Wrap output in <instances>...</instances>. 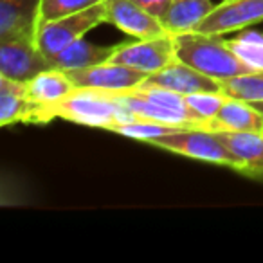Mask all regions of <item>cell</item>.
Instances as JSON below:
<instances>
[{"label":"cell","instance_id":"7c38bea8","mask_svg":"<svg viewBox=\"0 0 263 263\" xmlns=\"http://www.w3.org/2000/svg\"><path fill=\"white\" fill-rule=\"evenodd\" d=\"M143 85L150 87H161L166 90L177 92V94L190 96L198 92H220V81L202 74L200 70L186 65L184 62L177 60L172 65L164 67L159 72H154L143 81Z\"/></svg>","mask_w":263,"mask_h":263},{"label":"cell","instance_id":"8fae6325","mask_svg":"<svg viewBox=\"0 0 263 263\" xmlns=\"http://www.w3.org/2000/svg\"><path fill=\"white\" fill-rule=\"evenodd\" d=\"M26 87L27 96L34 105L33 114H31V123L36 124H42V116L45 110L76 90V85L67 76L65 70L54 69V67L31 78L29 81H26Z\"/></svg>","mask_w":263,"mask_h":263},{"label":"cell","instance_id":"6da1fadb","mask_svg":"<svg viewBox=\"0 0 263 263\" xmlns=\"http://www.w3.org/2000/svg\"><path fill=\"white\" fill-rule=\"evenodd\" d=\"M99 92V90H98ZM126 106L139 121L168 124L177 128H205L211 130V119L197 114L186 101V96L161 87L143 85L124 92H105Z\"/></svg>","mask_w":263,"mask_h":263},{"label":"cell","instance_id":"e0dca14e","mask_svg":"<svg viewBox=\"0 0 263 263\" xmlns=\"http://www.w3.org/2000/svg\"><path fill=\"white\" fill-rule=\"evenodd\" d=\"M33 108L26 83L0 76V126L31 123Z\"/></svg>","mask_w":263,"mask_h":263},{"label":"cell","instance_id":"52a82bcc","mask_svg":"<svg viewBox=\"0 0 263 263\" xmlns=\"http://www.w3.org/2000/svg\"><path fill=\"white\" fill-rule=\"evenodd\" d=\"M67 76L72 80L76 88H88L99 92H124L139 87L148 74L132 69L123 63L105 62L99 65L85 67V69L65 70Z\"/></svg>","mask_w":263,"mask_h":263},{"label":"cell","instance_id":"ba28073f","mask_svg":"<svg viewBox=\"0 0 263 263\" xmlns=\"http://www.w3.org/2000/svg\"><path fill=\"white\" fill-rule=\"evenodd\" d=\"M51 67V62L40 51L36 40L29 38L0 40V76L26 83Z\"/></svg>","mask_w":263,"mask_h":263},{"label":"cell","instance_id":"5bb4252c","mask_svg":"<svg viewBox=\"0 0 263 263\" xmlns=\"http://www.w3.org/2000/svg\"><path fill=\"white\" fill-rule=\"evenodd\" d=\"M211 132H256L263 134V114L252 103L227 98L211 119Z\"/></svg>","mask_w":263,"mask_h":263},{"label":"cell","instance_id":"277c9868","mask_svg":"<svg viewBox=\"0 0 263 263\" xmlns=\"http://www.w3.org/2000/svg\"><path fill=\"white\" fill-rule=\"evenodd\" d=\"M148 144L172 152V154L184 155V157L197 159V161L209 162V164L227 166V168L241 172L240 161L234 157L233 152L220 141L215 132L205 130V128H180L172 134L152 139Z\"/></svg>","mask_w":263,"mask_h":263},{"label":"cell","instance_id":"ac0fdd59","mask_svg":"<svg viewBox=\"0 0 263 263\" xmlns=\"http://www.w3.org/2000/svg\"><path fill=\"white\" fill-rule=\"evenodd\" d=\"M215 8L216 4L213 0H172L162 24L170 34L190 33Z\"/></svg>","mask_w":263,"mask_h":263},{"label":"cell","instance_id":"5b68a950","mask_svg":"<svg viewBox=\"0 0 263 263\" xmlns=\"http://www.w3.org/2000/svg\"><path fill=\"white\" fill-rule=\"evenodd\" d=\"M105 22H108V18H106V6L103 0V2L90 6L83 11L42 24L36 33V45L49 60L72 42L85 38L88 31Z\"/></svg>","mask_w":263,"mask_h":263},{"label":"cell","instance_id":"8992f818","mask_svg":"<svg viewBox=\"0 0 263 263\" xmlns=\"http://www.w3.org/2000/svg\"><path fill=\"white\" fill-rule=\"evenodd\" d=\"M179 58H177L175 36L164 34V36L148 38V40H137L134 44L117 45L110 62L123 63L150 76L172 65Z\"/></svg>","mask_w":263,"mask_h":263},{"label":"cell","instance_id":"9c48e42d","mask_svg":"<svg viewBox=\"0 0 263 263\" xmlns=\"http://www.w3.org/2000/svg\"><path fill=\"white\" fill-rule=\"evenodd\" d=\"M258 22H263V0H223L193 31L226 34Z\"/></svg>","mask_w":263,"mask_h":263},{"label":"cell","instance_id":"9a60e30c","mask_svg":"<svg viewBox=\"0 0 263 263\" xmlns=\"http://www.w3.org/2000/svg\"><path fill=\"white\" fill-rule=\"evenodd\" d=\"M116 47L117 45H106V47L105 45H96L87 42L85 38H80V40L67 45L65 49H62L60 52H56L52 58H49V62L54 69L60 70L85 69V67L108 62L116 52Z\"/></svg>","mask_w":263,"mask_h":263},{"label":"cell","instance_id":"3957f363","mask_svg":"<svg viewBox=\"0 0 263 263\" xmlns=\"http://www.w3.org/2000/svg\"><path fill=\"white\" fill-rule=\"evenodd\" d=\"M52 119H65L83 126L103 128L114 132L121 124L139 121L126 106L105 92L76 88L72 94L47 108L42 116V124Z\"/></svg>","mask_w":263,"mask_h":263},{"label":"cell","instance_id":"4fadbf2b","mask_svg":"<svg viewBox=\"0 0 263 263\" xmlns=\"http://www.w3.org/2000/svg\"><path fill=\"white\" fill-rule=\"evenodd\" d=\"M40 0H0V40H36Z\"/></svg>","mask_w":263,"mask_h":263},{"label":"cell","instance_id":"cb8c5ba5","mask_svg":"<svg viewBox=\"0 0 263 263\" xmlns=\"http://www.w3.org/2000/svg\"><path fill=\"white\" fill-rule=\"evenodd\" d=\"M141 8H144L148 13L155 16V18L162 20L168 13L170 6H172V0H134Z\"/></svg>","mask_w":263,"mask_h":263},{"label":"cell","instance_id":"ffe728a7","mask_svg":"<svg viewBox=\"0 0 263 263\" xmlns=\"http://www.w3.org/2000/svg\"><path fill=\"white\" fill-rule=\"evenodd\" d=\"M234 52L256 70H263V34L247 31L227 40Z\"/></svg>","mask_w":263,"mask_h":263},{"label":"cell","instance_id":"d4e9b609","mask_svg":"<svg viewBox=\"0 0 263 263\" xmlns=\"http://www.w3.org/2000/svg\"><path fill=\"white\" fill-rule=\"evenodd\" d=\"M252 105H254V106H256V108H258V110H259V112H261V114H263V101H259V103H252Z\"/></svg>","mask_w":263,"mask_h":263},{"label":"cell","instance_id":"2e32d148","mask_svg":"<svg viewBox=\"0 0 263 263\" xmlns=\"http://www.w3.org/2000/svg\"><path fill=\"white\" fill-rule=\"evenodd\" d=\"M240 161L241 172L263 175V134L256 132H215Z\"/></svg>","mask_w":263,"mask_h":263},{"label":"cell","instance_id":"603a6c76","mask_svg":"<svg viewBox=\"0 0 263 263\" xmlns=\"http://www.w3.org/2000/svg\"><path fill=\"white\" fill-rule=\"evenodd\" d=\"M227 96L222 92H198V94L186 96V101L197 114L205 119H213L226 103Z\"/></svg>","mask_w":263,"mask_h":263},{"label":"cell","instance_id":"44dd1931","mask_svg":"<svg viewBox=\"0 0 263 263\" xmlns=\"http://www.w3.org/2000/svg\"><path fill=\"white\" fill-rule=\"evenodd\" d=\"M103 0H40L38 4V27L45 22L62 18V16L72 15V13L83 11Z\"/></svg>","mask_w":263,"mask_h":263},{"label":"cell","instance_id":"d6986e66","mask_svg":"<svg viewBox=\"0 0 263 263\" xmlns=\"http://www.w3.org/2000/svg\"><path fill=\"white\" fill-rule=\"evenodd\" d=\"M220 92L227 98L247 103L263 101V70H251L231 80L220 81Z\"/></svg>","mask_w":263,"mask_h":263},{"label":"cell","instance_id":"30bf717a","mask_svg":"<svg viewBox=\"0 0 263 263\" xmlns=\"http://www.w3.org/2000/svg\"><path fill=\"white\" fill-rule=\"evenodd\" d=\"M108 24L137 40H148L170 34L162 20L141 8L134 0H105Z\"/></svg>","mask_w":263,"mask_h":263},{"label":"cell","instance_id":"7a4b0ae2","mask_svg":"<svg viewBox=\"0 0 263 263\" xmlns=\"http://www.w3.org/2000/svg\"><path fill=\"white\" fill-rule=\"evenodd\" d=\"M173 36H175L177 58L213 80L226 81L256 70L231 49L229 42L223 40L222 34L190 31Z\"/></svg>","mask_w":263,"mask_h":263},{"label":"cell","instance_id":"7402d4cb","mask_svg":"<svg viewBox=\"0 0 263 263\" xmlns=\"http://www.w3.org/2000/svg\"><path fill=\"white\" fill-rule=\"evenodd\" d=\"M175 130H180V128L152 123V121H132V123L117 126L116 130H114V134L130 137V139L143 141V143H150L152 139H157V137L172 134V132H175Z\"/></svg>","mask_w":263,"mask_h":263}]
</instances>
